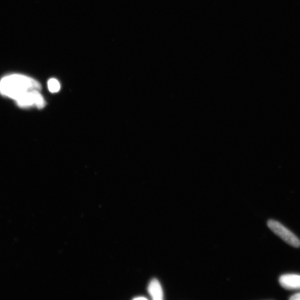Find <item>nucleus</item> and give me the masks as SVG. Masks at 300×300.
I'll return each mask as SVG.
<instances>
[{
	"label": "nucleus",
	"instance_id": "nucleus-1",
	"mask_svg": "<svg viewBox=\"0 0 300 300\" xmlns=\"http://www.w3.org/2000/svg\"><path fill=\"white\" fill-rule=\"evenodd\" d=\"M41 89L38 81L22 74L6 75L0 80V94L15 101L28 92Z\"/></svg>",
	"mask_w": 300,
	"mask_h": 300
},
{
	"label": "nucleus",
	"instance_id": "nucleus-7",
	"mask_svg": "<svg viewBox=\"0 0 300 300\" xmlns=\"http://www.w3.org/2000/svg\"><path fill=\"white\" fill-rule=\"evenodd\" d=\"M291 300H300V292L295 293V294L291 296L290 297Z\"/></svg>",
	"mask_w": 300,
	"mask_h": 300
},
{
	"label": "nucleus",
	"instance_id": "nucleus-5",
	"mask_svg": "<svg viewBox=\"0 0 300 300\" xmlns=\"http://www.w3.org/2000/svg\"><path fill=\"white\" fill-rule=\"evenodd\" d=\"M148 292L154 300H161L164 298L163 290L157 279H154L150 281L148 286Z\"/></svg>",
	"mask_w": 300,
	"mask_h": 300
},
{
	"label": "nucleus",
	"instance_id": "nucleus-2",
	"mask_svg": "<svg viewBox=\"0 0 300 300\" xmlns=\"http://www.w3.org/2000/svg\"><path fill=\"white\" fill-rule=\"evenodd\" d=\"M267 226L273 233L289 245L296 248L300 247V240L298 237L279 222L273 220H268Z\"/></svg>",
	"mask_w": 300,
	"mask_h": 300
},
{
	"label": "nucleus",
	"instance_id": "nucleus-3",
	"mask_svg": "<svg viewBox=\"0 0 300 300\" xmlns=\"http://www.w3.org/2000/svg\"><path fill=\"white\" fill-rule=\"evenodd\" d=\"M40 91L34 90L27 92L26 94L16 100L17 105L21 108H28L33 106L39 109L44 108L46 102Z\"/></svg>",
	"mask_w": 300,
	"mask_h": 300
},
{
	"label": "nucleus",
	"instance_id": "nucleus-6",
	"mask_svg": "<svg viewBox=\"0 0 300 300\" xmlns=\"http://www.w3.org/2000/svg\"><path fill=\"white\" fill-rule=\"evenodd\" d=\"M47 86L49 91L52 93L58 92L61 89L59 81L55 79H50L48 81Z\"/></svg>",
	"mask_w": 300,
	"mask_h": 300
},
{
	"label": "nucleus",
	"instance_id": "nucleus-4",
	"mask_svg": "<svg viewBox=\"0 0 300 300\" xmlns=\"http://www.w3.org/2000/svg\"><path fill=\"white\" fill-rule=\"evenodd\" d=\"M279 283L286 290L300 289V275L285 274L279 278Z\"/></svg>",
	"mask_w": 300,
	"mask_h": 300
},
{
	"label": "nucleus",
	"instance_id": "nucleus-8",
	"mask_svg": "<svg viewBox=\"0 0 300 300\" xmlns=\"http://www.w3.org/2000/svg\"><path fill=\"white\" fill-rule=\"evenodd\" d=\"M135 299H147V298L146 297H136L134 298Z\"/></svg>",
	"mask_w": 300,
	"mask_h": 300
}]
</instances>
